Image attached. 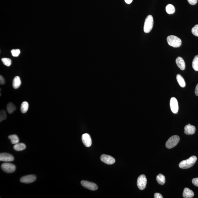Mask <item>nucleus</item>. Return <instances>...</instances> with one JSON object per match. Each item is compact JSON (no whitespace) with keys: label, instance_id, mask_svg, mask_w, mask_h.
<instances>
[{"label":"nucleus","instance_id":"1","mask_svg":"<svg viewBox=\"0 0 198 198\" xmlns=\"http://www.w3.org/2000/svg\"><path fill=\"white\" fill-rule=\"evenodd\" d=\"M197 158L195 156L190 157L186 160L181 162L179 164V167L182 169H187L192 167L196 163Z\"/></svg>","mask_w":198,"mask_h":198},{"label":"nucleus","instance_id":"2","mask_svg":"<svg viewBox=\"0 0 198 198\" xmlns=\"http://www.w3.org/2000/svg\"><path fill=\"white\" fill-rule=\"evenodd\" d=\"M167 40L170 46L175 48L180 47L182 44L181 40L175 36H169L167 37Z\"/></svg>","mask_w":198,"mask_h":198},{"label":"nucleus","instance_id":"3","mask_svg":"<svg viewBox=\"0 0 198 198\" xmlns=\"http://www.w3.org/2000/svg\"><path fill=\"white\" fill-rule=\"evenodd\" d=\"M154 21L152 16L149 15L145 19L143 30L144 32L149 33L151 31L154 26Z\"/></svg>","mask_w":198,"mask_h":198},{"label":"nucleus","instance_id":"4","mask_svg":"<svg viewBox=\"0 0 198 198\" xmlns=\"http://www.w3.org/2000/svg\"><path fill=\"white\" fill-rule=\"evenodd\" d=\"M180 141V138L178 135H174L170 137L166 143V147L171 149L176 146Z\"/></svg>","mask_w":198,"mask_h":198},{"label":"nucleus","instance_id":"5","mask_svg":"<svg viewBox=\"0 0 198 198\" xmlns=\"http://www.w3.org/2000/svg\"><path fill=\"white\" fill-rule=\"evenodd\" d=\"M3 171L7 173H11L15 171L16 167L15 165L13 164L5 163L2 164L1 166Z\"/></svg>","mask_w":198,"mask_h":198},{"label":"nucleus","instance_id":"6","mask_svg":"<svg viewBox=\"0 0 198 198\" xmlns=\"http://www.w3.org/2000/svg\"><path fill=\"white\" fill-rule=\"evenodd\" d=\"M137 186L140 190H143L146 188L147 179L144 175H140L137 180Z\"/></svg>","mask_w":198,"mask_h":198},{"label":"nucleus","instance_id":"7","mask_svg":"<svg viewBox=\"0 0 198 198\" xmlns=\"http://www.w3.org/2000/svg\"><path fill=\"white\" fill-rule=\"evenodd\" d=\"M170 106L172 112L175 114L177 113L179 106L177 100L175 97L171 98L170 101Z\"/></svg>","mask_w":198,"mask_h":198},{"label":"nucleus","instance_id":"8","mask_svg":"<svg viewBox=\"0 0 198 198\" xmlns=\"http://www.w3.org/2000/svg\"><path fill=\"white\" fill-rule=\"evenodd\" d=\"M81 184L83 187L92 191H96L98 189V187L95 183H91L86 180H82L81 182Z\"/></svg>","mask_w":198,"mask_h":198},{"label":"nucleus","instance_id":"9","mask_svg":"<svg viewBox=\"0 0 198 198\" xmlns=\"http://www.w3.org/2000/svg\"><path fill=\"white\" fill-rule=\"evenodd\" d=\"M36 176L35 175H28L22 177L20 179V181L22 183H30L35 181L36 180Z\"/></svg>","mask_w":198,"mask_h":198},{"label":"nucleus","instance_id":"10","mask_svg":"<svg viewBox=\"0 0 198 198\" xmlns=\"http://www.w3.org/2000/svg\"><path fill=\"white\" fill-rule=\"evenodd\" d=\"M102 162L109 165L113 164L115 162V160L110 156L103 154L101 157Z\"/></svg>","mask_w":198,"mask_h":198},{"label":"nucleus","instance_id":"11","mask_svg":"<svg viewBox=\"0 0 198 198\" xmlns=\"http://www.w3.org/2000/svg\"><path fill=\"white\" fill-rule=\"evenodd\" d=\"M14 160V157L11 154L5 153L0 154V161L2 162H12Z\"/></svg>","mask_w":198,"mask_h":198},{"label":"nucleus","instance_id":"12","mask_svg":"<svg viewBox=\"0 0 198 198\" xmlns=\"http://www.w3.org/2000/svg\"><path fill=\"white\" fill-rule=\"evenodd\" d=\"M82 141L86 146L89 147L92 145V140L90 136L88 134H84L82 136Z\"/></svg>","mask_w":198,"mask_h":198},{"label":"nucleus","instance_id":"13","mask_svg":"<svg viewBox=\"0 0 198 198\" xmlns=\"http://www.w3.org/2000/svg\"><path fill=\"white\" fill-rule=\"evenodd\" d=\"M185 134L187 135H193L196 131V128L194 125L188 124L186 125L184 128Z\"/></svg>","mask_w":198,"mask_h":198},{"label":"nucleus","instance_id":"14","mask_svg":"<svg viewBox=\"0 0 198 198\" xmlns=\"http://www.w3.org/2000/svg\"><path fill=\"white\" fill-rule=\"evenodd\" d=\"M177 65L182 70H184L185 68V64L183 59L180 57H178L176 59Z\"/></svg>","mask_w":198,"mask_h":198},{"label":"nucleus","instance_id":"15","mask_svg":"<svg viewBox=\"0 0 198 198\" xmlns=\"http://www.w3.org/2000/svg\"><path fill=\"white\" fill-rule=\"evenodd\" d=\"M194 196L193 191L188 188H185L183 193V197L185 198H191Z\"/></svg>","mask_w":198,"mask_h":198},{"label":"nucleus","instance_id":"16","mask_svg":"<svg viewBox=\"0 0 198 198\" xmlns=\"http://www.w3.org/2000/svg\"><path fill=\"white\" fill-rule=\"evenodd\" d=\"M22 81L20 78L18 76H15L13 79V87L15 89H18L20 86Z\"/></svg>","mask_w":198,"mask_h":198},{"label":"nucleus","instance_id":"17","mask_svg":"<svg viewBox=\"0 0 198 198\" xmlns=\"http://www.w3.org/2000/svg\"><path fill=\"white\" fill-rule=\"evenodd\" d=\"M14 150L17 151H22L26 148V145L23 143H18L14 145L13 147Z\"/></svg>","mask_w":198,"mask_h":198},{"label":"nucleus","instance_id":"18","mask_svg":"<svg viewBox=\"0 0 198 198\" xmlns=\"http://www.w3.org/2000/svg\"><path fill=\"white\" fill-rule=\"evenodd\" d=\"M176 79L178 84L182 88H185L186 86L185 82V81L183 77L180 74H178L176 75Z\"/></svg>","mask_w":198,"mask_h":198},{"label":"nucleus","instance_id":"19","mask_svg":"<svg viewBox=\"0 0 198 198\" xmlns=\"http://www.w3.org/2000/svg\"><path fill=\"white\" fill-rule=\"evenodd\" d=\"M156 180L158 184L164 185L166 182V179L164 175L163 174H159L156 177Z\"/></svg>","mask_w":198,"mask_h":198},{"label":"nucleus","instance_id":"20","mask_svg":"<svg viewBox=\"0 0 198 198\" xmlns=\"http://www.w3.org/2000/svg\"><path fill=\"white\" fill-rule=\"evenodd\" d=\"M9 139L10 140L12 144L15 145L19 143V139L16 135H11L8 137Z\"/></svg>","mask_w":198,"mask_h":198},{"label":"nucleus","instance_id":"21","mask_svg":"<svg viewBox=\"0 0 198 198\" xmlns=\"http://www.w3.org/2000/svg\"><path fill=\"white\" fill-rule=\"evenodd\" d=\"M16 109L15 106L11 102L9 103L7 106V110L8 113L11 114Z\"/></svg>","mask_w":198,"mask_h":198},{"label":"nucleus","instance_id":"22","mask_svg":"<svg viewBox=\"0 0 198 198\" xmlns=\"http://www.w3.org/2000/svg\"><path fill=\"white\" fill-rule=\"evenodd\" d=\"M29 108V104L26 101L23 102L21 105V111L22 113H26L28 110Z\"/></svg>","mask_w":198,"mask_h":198},{"label":"nucleus","instance_id":"23","mask_svg":"<svg viewBox=\"0 0 198 198\" xmlns=\"http://www.w3.org/2000/svg\"><path fill=\"white\" fill-rule=\"evenodd\" d=\"M166 12L168 14H173L175 11V7L171 4L168 5L166 7Z\"/></svg>","mask_w":198,"mask_h":198},{"label":"nucleus","instance_id":"24","mask_svg":"<svg viewBox=\"0 0 198 198\" xmlns=\"http://www.w3.org/2000/svg\"><path fill=\"white\" fill-rule=\"evenodd\" d=\"M192 67L195 71H198V55L194 58L192 62Z\"/></svg>","mask_w":198,"mask_h":198},{"label":"nucleus","instance_id":"25","mask_svg":"<svg viewBox=\"0 0 198 198\" xmlns=\"http://www.w3.org/2000/svg\"><path fill=\"white\" fill-rule=\"evenodd\" d=\"M2 61L3 64L7 66V67H9L11 65V59H9V58H3L2 59Z\"/></svg>","mask_w":198,"mask_h":198},{"label":"nucleus","instance_id":"26","mask_svg":"<svg viewBox=\"0 0 198 198\" xmlns=\"http://www.w3.org/2000/svg\"><path fill=\"white\" fill-rule=\"evenodd\" d=\"M7 116L6 112L4 110H1L0 112V121L1 122L6 120Z\"/></svg>","mask_w":198,"mask_h":198},{"label":"nucleus","instance_id":"27","mask_svg":"<svg viewBox=\"0 0 198 198\" xmlns=\"http://www.w3.org/2000/svg\"><path fill=\"white\" fill-rule=\"evenodd\" d=\"M191 32L195 36L198 37V24L195 25L191 30Z\"/></svg>","mask_w":198,"mask_h":198},{"label":"nucleus","instance_id":"28","mask_svg":"<svg viewBox=\"0 0 198 198\" xmlns=\"http://www.w3.org/2000/svg\"><path fill=\"white\" fill-rule=\"evenodd\" d=\"M12 55L14 57H17L19 56L20 54V51L19 49H13L11 51Z\"/></svg>","mask_w":198,"mask_h":198},{"label":"nucleus","instance_id":"29","mask_svg":"<svg viewBox=\"0 0 198 198\" xmlns=\"http://www.w3.org/2000/svg\"><path fill=\"white\" fill-rule=\"evenodd\" d=\"M193 184L194 185L198 187V178H195L192 179Z\"/></svg>","mask_w":198,"mask_h":198},{"label":"nucleus","instance_id":"30","mask_svg":"<svg viewBox=\"0 0 198 198\" xmlns=\"http://www.w3.org/2000/svg\"><path fill=\"white\" fill-rule=\"evenodd\" d=\"M198 0H187L190 4L192 5H196L197 3Z\"/></svg>","mask_w":198,"mask_h":198},{"label":"nucleus","instance_id":"31","mask_svg":"<svg viewBox=\"0 0 198 198\" xmlns=\"http://www.w3.org/2000/svg\"><path fill=\"white\" fill-rule=\"evenodd\" d=\"M5 84V80L4 78L3 77L2 75L0 76V84L3 85Z\"/></svg>","mask_w":198,"mask_h":198},{"label":"nucleus","instance_id":"32","mask_svg":"<svg viewBox=\"0 0 198 198\" xmlns=\"http://www.w3.org/2000/svg\"><path fill=\"white\" fill-rule=\"evenodd\" d=\"M154 198H163V197L161 194L159 193H155L154 195Z\"/></svg>","mask_w":198,"mask_h":198},{"label":"nucleus","instance_id":"33","mask_svg":"<svg viewBox=\"0 0 198 198\" xmlns=\"http://www.w3.org/2000/svg\"><path fill=\"white\" fill-rule=\"evenodd\" d=\"M195 93L196 96H198V84L197 85L195 88Z\"/></svg>","mask_w":198,"mask_h":198},{"label":"nucleus","instance_id":"34","mask_svg":"<svg viewBox=\"0 0 198 198\" xmlns=\"http://www.w3.org/2000/svg\"><path fill=\"white\" fill-rule=\"evenodd\" d=\"M125 2L126 3H127L129 4L131 3L132 1L133 0H125Z\"/></svg>","mask_w":198,"mask_h":198}]
</instances>
